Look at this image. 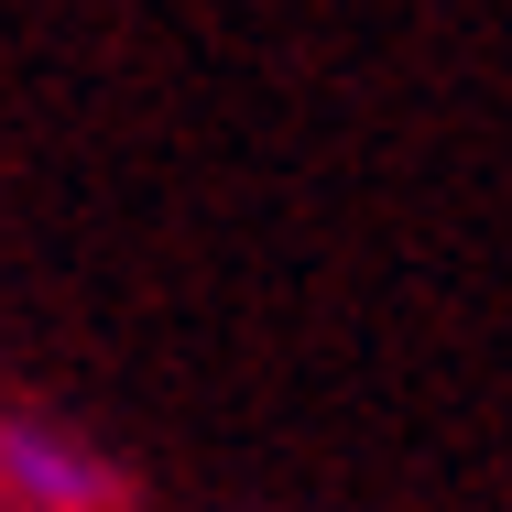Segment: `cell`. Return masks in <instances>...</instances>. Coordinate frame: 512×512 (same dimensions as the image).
<instances>
[{
  "mask_svg": "<svg viewBox=\"0 0 512 512\" xmlns=\"http://www.w3.org/2000/svg\"><path fill=\"white\" fill-rule=\"evenodd\" d=\"M0 502H11V512H109L120 480H109L66 425L11 414V425H0Z\"/></svg>",
  "mask_w": 512,
  "mask_h": 512,
  "instance_id": "obj_1",
  "label": "cell"
}]
</instances>
